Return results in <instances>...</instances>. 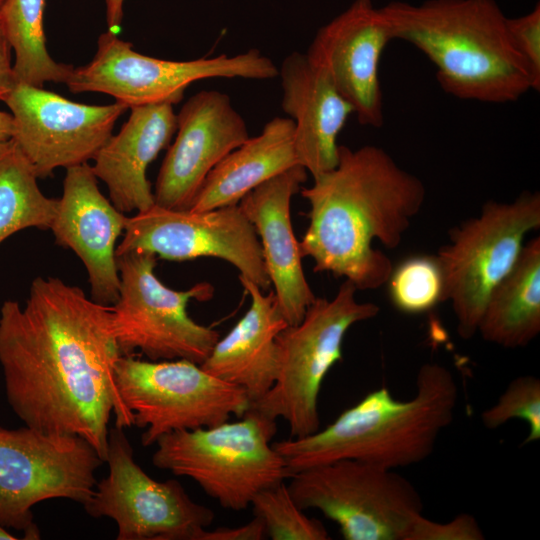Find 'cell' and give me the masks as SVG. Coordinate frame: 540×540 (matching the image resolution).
<instances>
[{
    "instance_id": "obj_15",
    "label": "cell",
    "mask_w": 540,
    "mask_h": 540,
    "mask_svg": "<svg viewBox=\"0 0 540 540\" xmlns=\"http://www.w3.org/2000/svg\"><path fill=\"white\" fill-rule=\"evenodd\" d=\"M3 101L11 110L12 139L38 178L58 167L94 159L112 136L117 119L128 109L115 102L87 105L28 84L16 83Z\"/></svg>"
},
{
    "instance_id": "obj_35",
    "label": "cell",
    "mask_w": 540,
    "mask_h": 540,
    "mask_svg": "<svg viewBox=\"0 0 540 540\" xmlns=\"http://www.w3.org/2000/svg\"><path fill=\"white\" fill-rule=\"evenodd\" d=\"M13 130L12 115L0 110V144L12 138Z\"/></svg>"
},
{
    "instance_id": "obj_29",
    "label": "cell",
    "mask_w": 540,
    "mask_h": 540,
    "mask_svg": "<svg viewBox=\"0 0 540 540\" xmlns=\"http://www.w3.org/2000/svg\"><path fill=\"white\" fill-rule=\"evenodd\" d=\"M513 419H521L528 425L525 443L540 439V380L536 376L513 379L497 401L481 413V421L488 429H496Z\"/></svg>"
},
{
    "instance_id": "obj_14",
    "label": "cell",
    "mask_w": 540,
    "mask_h": 540,
    "mask_svg": "<svg viewBox=\"0 0 540 540\" xmlns=\"http://www.w3.org/2000/svg\"><path fill=\"white\" fill-rule=\"evenodd\" d=\"M133 251L172 261L219 258L263 291L271 286L256 230L238 204L206 211L173 210L154 204L127 217L116 256Z\"/></svg>"
},
{
    "instance_id": "obj_21",
    "label": "cell",
    "mask_w": 540,
    "mask_h": 540,
    "mask_svg": "<svg viewBox=\"0 0 540 540\" xmlns=\"http://www.w3.org/2000/svg\"><path fill=\"white\" fill-rule=\"evenodd\" d=\"M251 297L243 317L219 338L200 366L209 374L243 389L251 404L274 385L280 367L278 334L288 326L273 291L264 294L254 282L239 275Z\"/></svg>"
},
{
    "instance_id": "obj_28",
    "label": "cell",
    "mask_w": 540,
    "mask_h": 540,
    "mask_svg": "<svg viewBox=\"0 0 540 540\" xmlns=\"http://www.w3.org/2000/svg\"><path fill=\"white\" fill-rule=\"evenodd\" d=\"M387 283L391 302L401 312L420 314L442 302V273L435 255L405 259L393 267Z\"/></svg>"
},
{
    "instance_id": "obj_8",
    "label": "cell",
    "mask_w": 540,
    "mask_h": 540,
    "mask_svg": "<svg viewBox=\"0 0 540 540\" xmlns=\"http://www.w3.org/2000/svg\"><path fill=\"white\" fill-rule=\"evenodd\" d=\"M287 485L302 510L318 509L345 540H406L423 501L394 469L343 459L291 474Z\"/></svg>"
},
{
    "instance_id": "obj_4",
    "label": "cell",
    "mask_w": 540,
    "mask_h": 540,
    "mask_svg": "<svg viewBox=\"0 0 540 540\" xmlns=\"http://www.w3.org/2000/svg\"><path fill=\"white\" fill-rule=\"evenodd\" d=\"M416 393L406 401L388 388L371 391L322 430L272 443L290 471L352 459L397 469L428 458L453 421L459 388L453 373L437 362L423 364Z\"/></svg>"
},
{
    "instance_id": "obj_13",
    "label": "cell",
    "mask_w": 540,
    "mask_h": 540,
    "mask_svg": "<svg viewBox=\"0 0 540 540\" xmlns=\"http://www.w3.org/2000/svg\"><path fill=\"white\" fill-rule=\"evenodd\" d=\"M105 462L108 475L84 507L94 518L114 520L117 540H199L214 521L180 482L155 480L137 464L122 428L109 430Z\"/></svg>"
},
{
    "instance_id": "obj_34",
    "label": "cell",
    "mask_w": 540,
    "mask_h": 540,
    "mask_svg": "<svg viewBox=\"0 0 540 540\" xmlns=\"http://www.w3.org/2000/svg\"><path fill=\"white\" fill-rule=\"evenodd\" d=\"M125 0H105L106 21L108 31L117 34L123 19V6Z\"/></svg>"
},
{
    "instance_id": "obj_24",
    "label": "cell",
    "mask_w": 540,
    "mask_h": 540,
    "mask_svg": "<svg viewBox=\"0 0 540 540\" xmlns=\"http://www.w3.org/2000/svg\"><path fill=\"white\" fill-rule=\"evenodd\" d=\"M477 333L504 348L525 347L540 333V237L523 245L512 269L490 293Z\"/></svg>"
},
{
    "instance_id": "obj_2",
    "label": "cell",
    "mask_w": 540,
    "mask_h": 540,
    "mask_svg": "<svg viewBox=\"0 0 540 540\" xmlns=\"http://www.w3.org/2000/svg\"><path fill=\"white\" fill-rule=\"evenodd\" d=\"M300 192L310 206L302 257L313 259L315 272L344 277L357 290L387 283L392 262L372 242L398 247L426 198L422 180L374 145H340L337 165Z\"/></svg>"
},
{
    "instance_id": "obj_6",
    "label": "cell",
    "mask_w": 540,
    "mask_h": 540,
    "mask_svg": "<svg viewBox=\"0 0 540 540\" xmlns=\"http://www.w3.org/2000/svg\"><path fill=\"white\" fill-rule=\"evenodd\" d=\"M356 287L345 280L332 299L317 297L297 325L277 336L280 367L270 390L250 407L289 425L293 438L320 429L318 400L330 369L342 360L346 333L356 323L374 318L378 305L359 302Z\"/></svg>"
},
{
    "instance_id": "obj_7",
    "label": "cell",
    "mask_w": 540,
    "mask_h": 540,
    "mask_svg": "<svg viewBox=\"0 0 540 540\" xmlns=\"http://www.w3.org/2000/svg\"><path fill=\"white\" fill-rule=\"evenodd\" d=\"M539 227L540 194L523 191L512 202L488 201L479 216L450 230L435 256L442 302L451 303L461 338L477 333L490 293L516 263L526 235Z\"/></svg>"
},
{
    "instance_id": "obj_36",
    "label": "cell",
    "mask_w": 540,
    "mask_h": 540,
    "mask_svg": "<svg viewBox=\"0 0 540 540\" xmlns=\"http://www.w3.org/2000/svg\"><path fill=\"white\" fill-rule=\"evenodd\" d=\"M17 539L16 537H14L12 534H10L6 527H4L1 523H0V540H15Z\"/></svg>"
},
{
    "instance_id": "obj_22",
    "label": "cell",
    "mask_w": 540,
    "mask_h": 540,
    "mask_svg": "<svg viewBox=\"0 0 540 540\" xmlns=\"http://www.w3.org/2000/svg\"><path fill=\"white\" fill-rule=\"evenodd\" d=\"M176 129L173 104L133 107L120 131L98 151L93 172L106 184L110 200L119 211L142 212L155 204L146 171L169 145Z\"/></svg>"
},
{
    "instance_id": "obj_16",
    "label": "cell",
    "mask_w": 540,
    "mask_h": 540,
    "mask_svg": "<svg viewBox=\"0 0 540 540\" xmlns=\"http://www.w3.org/2000/svg\"><path fill=\"white\" fill-rule=\"evenodd\" d=\"M391 40L381 7L372 0H354L318 29L305 53L351 105L361 125L384 124L379 64Z\"/></svg>"
},
{
    "instance_id": "obj_26",
    "label": "cell",
    "mask_w": 540,
    "mask_h": 540,
    "mask_svg": "<svg viewBox=\"0 0 540 540\" xmlns=\"http://www.w3.org/2000/svg\"><path fill=\"white\" fill-rule=\"evenodd\" d=\"M45 0H5L0 15L15 53L16 83L43 87L45 82L66 84L73 66L49 55L44 33Z\"/></svg>"
},
{
    "instance_id": "obj_3",
    "label": "cell",
    "mask_w": 540,
    "mask_h": 540,
    "mask_svg": "<svg viewBox=\"0 0 540 540\" xmlns=\"http://www.w3.org/2000/svg\"><path fill=\"white\" fill-rule=\"evenodd\" d=\"M393 39L419 49L440 87L461 100L503 104L539 91L495 0L392 1L381 7Z\"/></svg>"
},
{
    "instance_id": "obj_20",
    "label": "cell",
    "mask_w": 540,
    "mask_h": 540,
    "mask_svg": "<svg viewBox=\"0 0 540 540\" xmlns=\"http://www.w3.org/2000/svg\"><path fill=\"white\" fill-rule=\"evenodd\" d=\"M278 76L283 111L294 123L298 161L315 178L337 165L338 135L353 109L305 53H290Z\"/></svg>"
},
{
    "instance_id": "obj_30",
    "label": "cell",
    "mask_w": 540,
    "mask_h": 540,
    "mask_svg": "<svg viewBox=\"0 0 540 540\" xmlns=\"http://www.w3.org/2000/svg\"><path fill=\"white\" fill-rule=\"evenodd\" d=\"M485 535L477 520L461 513L446 523L430 520L420 514L416 517L406 540H483Z\"/></svg>"
},
{
    "instance_id": "obj_37",
    "label": "cell",
    "mask_w": 540,
    "mask_h": 540,
    "mask_svg": "<svg viewBox=\"0 0 540 540\" xmlns=\"http://www.w3.org/2000/svg\"><path fill=\"white\" fill-rule=\"evenodd\" d=\"M4 1H5V0H0V9H1V7H2Z\"/></svg>"
},
{
    "instance_id": "obj_27",
    "label": "cell",
    "mask_w": 540,
    "mask_h": 540,
    "mask_svg": "<svg viewBox=\"0 0 540 540\" xmlns=\"http://www.w3.org/2000/svg\"><path fill=\"white\" fill-rule=\"evenodd\" d=\"M250 505L272 540L330 539L325 526L298 507L283 482L258 492Z\"/></svg>"
},
{
    "instance_id": "obj_19",
    "label": "cell",
    "mask_w": 540,
    "mask_h": 540,
    "mask_svg": "<svg viewBox=\"0 0 540 540\" xmlns=\"http://www.w3.org/2000/svg\"><path fill=\"white\" fill-rule=\"evenodd\" d=\"M297 164L265 181L238 203L258 235L277 305L288 325L300 323L317 298L306 280L290 216L294 194L307 180Z\"/></svg>"
},
{
    "instance_id": "obj_18",
    "label": "cell",
    "mask_w": 540,
    "mask_h": 540,
    "mask_svg": "<svg viewBox=\"0 0 540 540\" xmlns=\"http://www.w3.org/2000/svg\"><path fill=\"white\" fill-rule=\"evenodd\" d=\"M97 179L88 163L66 168L63 195L50 229L56 242L73 250L85 265L91 298L109 305L119 297L116 241L127 216L100 192Z\"/></svg>"
},
{
    "instance_id": "obj_11",
    "label": "cell",
    "mask_w": 540,
    "mask_h": 540,
    "mask_svg": "<svg viewBox=\"0 0 540 540\" xmlns=\"http://www.w3.org/2000/svg\"><path fill=\"white\" fill-rule=\"evenodd\" d=\"M104 463L84 438L26 426H0V523L39 539L32 507L54 498L82 504L90 500Z\"/></svg>"
},
{
    "instance_id": "obj_25",
    "label": "cell",
    "mask_w": 540,
    "mask_h": 540,
    "mask_svg": "<svg viewBox=\"0 0 540 540\" xmlns=\"http://www.w3.org/2000/svg\"><path fill=\"white\" fill-rule=\"evenodd\" d=\"M37 179L12 138L0 144V243L25 228H51L58 199L46 197Z\"/></svg>"
},
{
    "instance_id": "obj_32",
    "label": "cell",
    "mask_w": 540,
    "mask_h": 540,
    "mask_svg": "<svg viewBox=\"0 0 540 540\" xmlns=\"http://www.w3.org/2000/svg\"><path fill=\"white\" fill-rule=\"evenodd\" d=\"M263 522L258 517L238 527H219L214 530L204 529L199 540H261L266 537Z\"/></svg>"
},
{
    "instance_id": "obj_9",
    "label": "cell",
    "mask_w": 540,
    "mask_h": 540,
    "mask_svg": "<svg viewBox=\"0 0 540 540\" xmlns=\"http://www.w3.org/2000/svg\"><path fill=\"white\" fill-rule=\"evenodd\" d=\"M157 256L128 252L117 256L118 300L112 306V325L122 356L138 350L151 361L185 359L201 364L220 338L217 330L195 322L187 313L190 300L208 301L210 283L185 291L163 284L154 273Z\"/></svg>"
},
{
    "instance_id": "obj_10",
    "label": "cell",
    "mask_w": 540,
    "mask_h": 540,
    "mask_svg": "<svg viewBox=\"0 0 540 540\" xmlns=\"http://www.w3.org/2000/svg\"><path fill=\"white\" fill-rule=\"evenodd\" d=\"M117 392L134 425L146 428L143 446L165 434L215 426L251 406L246 392L185 359L144 361L120 356L114 368Z\"/></svg>"
},
{
    "instance_id": "obj_31",
    "label": "cell",
    "mask_w": 540,
    "mask_h": 540,
    "mask_svg": "<svg viewBox=\"0 0 540 540\" xmlns=\"http://www.w3.org/2000/svg\"><path fill=\"white\" fill-rule=\"evenodd\" d=\"M507 26L516 48L540 79V4L522 16L507 17Z\"/></svg>"
},
{
    "instance_id": "obj_33",
    "label": "cell",
    "mask_w": 540,
    "mask_h": 540,
    "mask_svg": "<svg viewBox=\"0 0 540 540\" xmlns=\"http://www.w3.org/2000/svg\"><path fill=\"white\" fill-rule=\"evenodd\" d=\"M11 49L0 15V101H3L16 84Z\"/></svg>"
},
{
    "instance_id": "obj_1",
    "label": "cell",
    "mask_w": 540,
    "mask_h": 540,
    "mask_svg": "<svg viewBox=\"0 0 540 540\" xmlns=\"http://www.w3.org/2000/svg\"><path fill=\"white\" fill-rule=\"evenodd\" d=\"M120 356L112 306L59 278H35L23 307L2 304L0 365L11 409L26 426L84 438L104 462L111 415L118 428L134 425L114 381Z\"/></svg>"
},
{
    "instance_id": "obj_17",
    "label": "cell",
    "mask_w": 540,
    "mask_h": 540,
    "mask_svg": "<svg viewBox=\"0 0 540 540\" xmlns=\"http://www.w3.org/2000/svg\"><path fill=\"white\" fill-rule=\"evenodd\" d=\"M176 133L153 195L158 206L188 210L211 170L250 136L230 97L218 90H202L184 103Z\"/></svg>"
},
{
    "instance_id": "obj_12",
    "label": "cell",
    "mask_w": 540,
    "mask_h": 540,
    "mask_svg": "<svg viewBox=\"0 0 540 540\" xmlns=\"http://www.w3.org/2000/svg\"><path fill=\"white\" fill-rule=\"evenodd\" d=\"M278 76L274 62L258 49L228 56L174 61L138 53L130 42L107 31L98 38L92 60L73 68L66 85L73 93L111 95L128 108L180 102L194 82L208 78L266 80Z\"/></svg>"
},
{
    "instance_id": "obj_5",
    "label": "cell",
    "mask_w": 540,
    "mask_h": 540,
    "mask_svg": "<svg viewBox=\"0 0 540 540\" xmlns=\"http://www.w3.org/2000/svg\"><path fill=\"white\" fill-rule=\"evenodd\" d=\"M276 431V420L250 407L237 421L163 435L152 462L191 478L222 507L241 511L292 474L272 445Z\"/></svg>"
},
{
    "instance_id": "obj_23",
    "label": "cell",
    "mask_w": 540,
    "mask_h": 540,
    "mask_svg": "<svg viewBox=\"0 0 540 540\" xmlns=\"http://www.w3.org/2000/svg\"><path fill=\"white\" fill-rule=\"evenodd\" d=\"M297 164L294 123L289 117H274L259 135L249 137L211 170L189 210L236 205L247 193Z\"/></svg>"
}]
</instances>
